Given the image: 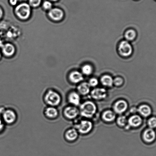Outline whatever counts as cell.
I'll return each mask as SVG.
<instances>
[{"instance_id":"6da1fadb","label":"cell","mask_w":156,"mask_h":156,"mask_svg":"<svg viewBox=\"0 0 156 156\" xmlns=\"http://www.w3.org/2000/svg\"><path fill=\"white\" fill-rule=\"evenodd\" d=\"M62 98L59 92L53 89H48L44 93L42 98L47 106L58 108L62 102Z\"/></svg>"},{"instance_id":"7a4b0ae2","label":"cell","mask_w":156,"mask_h":156,"mask_svg":"<svg viewBox=\"0 0 156 156\" xmlns=\"http://www.w3.org/2000/svg\"><path fill=\"white\" fill-rule=\"evenodd\" d=\"M3 120L6 125L12 126L17 122L18 115L16 110L11 108H6L5 111L1 115Z\"/></svg>"},{"instance_id":"3957f363","label":"cell","mask_w":156,"mask_h":156,"mask_svg":"<svg viewBox=\"0 0 156 156\" xmlns=\"http://www.w3.org/2000/svg\"><path fill=\"white\" fill-rule=\"evenodd\" d=\"M96 105L91 101H87L82 104L80 108V113L83 117L92 118L96 113Z\"/></svg>"},{"instance_id":"277c9868","label":"cell","mask_w":156,"mask_h":156,"mask_svg":"<svg viewBox=\"0 0 156 156\" xmlns=\"http://www.w3.org/2000/svg\"><path fill=\"white\" fill-rule=\"evenodd\" d=\"M26 3H22L16 7L15 12L16 16L22 20L28 19L31 13V7Z\"/></svg>"},{"instance_id":"5b68a950","label":"cell","mask_w":156,"mask_h":156,"mask_svg":"<svg viewBox=\"0 0 156 156\" xmlns=\"http://www.w3.org/2000/svg\"><path fill=\"white\" fill-rule=\"evenodd\" d=\"M80 113V111L76 107L69 105L63 107L62 115L64 119L68 120L75 119Z\"/></svg>"},{"instance_id":"8992f818","label":"cell","mask_w":156,"mask_h":156,"mask_svg":"<svg viewBox=\"0 0 156 156\" xmlns=\"http://www.w3.org/2000/svg\"><path fill=\"white\" fill-rule=\"evenodd\" d=\"M119 55L124 57H129L132 54V46L129 42L126 40L122 41L119 44L118 48Z\"/></svg>"},{"instance_id":"52a82bcc","label":"cell","mask_w":156,"mask_h":156,"mask_svg":"<svg viewBox=\"0 0 156 156\" xmlns=\"http://www.w3.org/2000/svg\"><path fill=\"white\" fill-rule=\"evenodd\" d=\"M43 114L45 119L50 121H54L58 119L60 112L57 107L46 106L44 109Z\"/></svg>"},{"instance_id":"ba28073f","label":"cell","mask_w":156,"mask_h":156,"mask_svg":"<svg viewBox=\"0 0 156 156\" xmlns=\"http://www.w3.org/2000/svg\"><path fill=\"white\" fill-rule=\"evenodd\" d=\"M74 128L78 133L82 134H87L92 129V124L89 121L82 120L78 123H76Z\"/></svg>"},{"instance_id":"9c48e42d","label":"cell","mask_w":156,"mask_h":156,"mask_svg":"<svg viewBox=\"0 0 156 156\" xmlns=\"http://www.w3.org/2000/svg\"><path fill=\"white\" fill-rule=\"evenodd\" d=\"M66 98L69 105L76 107L80 104L81 98L78 92L75 91L69 92L66 95Z\"/></svg>"},{"instance_id":"30bf717a","label":"cell","mask_w":156,"mask_h":156,"mask_svg":"<svg viewBox=\"0 0 156 156\" xmlns=\"http://www.w3.org/2000/svg\"><path fill=\"white\" fill-rule=\"evenodd\" d=\"M78 133L75 128L67 129L64 131L63 137L65 140L69 142H74L78 137Z\"/></svg>"},{"instance_id":"8fae6325","label":"cell","mask_w":156,"mask_h":156,"mask_svg":"<svg viewBox=\"0 0 156 156\" xmlns=\"http://www.w3.org/2000/svg\"><path fill=\"white\" fill-rule=\"evenodd\" d=\"M48 16L53 20L58 21L62 19L64 16V13L60 9H51L48 13Z\"/></svg>"},{"instance_id":"7c38bea8","label":"cell","mask_w":156,"mask_h":156,"mask_svg":"<svg viewBox=\"0 0 156 156\" xmlns=\"http://www.w3.org/2000/svg\"><path fill=\"white\" fill-rule=\"evenodd\" d=\"M91 94L94 99L101 100L104 99L107 97V93L105 89L98 88L93 89Z\"/></svg>"},{"instance_id":"4fadbf2b","label":"cell","mask_w":156,"mask_h":156,"mask_svg":"<svg viewBox=\"0 0 156 156\" xmlns=\"http://www.w3.org/2000/svg\"><path fill=\"white\" fill-rule=\"evenodd\" d=\"M128 105L127 103L124 100H120L115 103L114 106V110L115 112L118 114H122L128 108Z\"/></svg>"},{"instance_id":"5bb4252c","label":"cell","mask_w":156,"mask_h":156,"mask_svg":"<svg viewBox=\"0 0 156 156\" xmlns=\"http://www.w3.org/2000/svg\"><path fill=\"white\" fill-rule=\"evenodd\" d=\"M83 74L78 71H73L69 75V79L71 83L73 84L81 82L83 80Z\"/></svg>"},{"instance_id":"9a60e30c","label":"cell","mask_w":156,"mask_h":156,"mask_svg":"<svg viewBox=\"0 0 156 156\" xmlns=\"http://www.w3.org/2000/svg\"><path fill=\"white\" fill-rule=\"evenodd\" d=\"M156 137V133L152 129H148L144 133V139L145 142L148 143L154 141L155 140Z\"/></svg>"},{"instance_id":"2e32d148","label":"cell","mask_w":156,"mask_h":156,"mask_svg":"<svg viewBox=\"0 0 156 156\" xmlns=\"http://www.w3.org/2000/svg\"><path fill=\"white\" fill-rule=\"evenodd\" d=\"M2 51L3 54L7 56H11L15 52V48L12 44L7 43L4 44L2 48Z\"/></svg>"},{"instance_id":"e0dca14e","label":"cell","mask_w":156,"mask_h":156,"mask_svg":"<svg viewBox=\"0 0 156 156\" xmlns=\"http://www.w3.org/2000/svg\"><path fill=\"white\" fill-rule=\"evenodd\" d=\"M142 122V119L140 116L135 115L131 116L129 119L128 123L130 126L137 127L139 126Z\"/></svg>"},{"instance_id":"ac0fdd59","label":"cell","mask_w":156,"mask_h":156,"mask_svg":"<svg viewBox=\"0 0 156 156\" xmlns=\"http://www.w3.org/2000/svg\"><path fill=\"white\" fill-rule=\"evenodd\" d=\"M78 93L81 94L86 95L90 92V86L88 83L84 82L81 83L77 87Z\"/></svg>"},{"instance_id":"d6986e66","label":"cell","mask_w":156,"mask_h":156,"mask_svg":"<svg viewBox=\"0 0 156 156\" xmlns=\"http://www.w3.org/2000/svg\"><path fill=\"white\" fill-rule=\"evenodd\" d=\"M138 111L140 115L144 117H148L151 115V107L145 104L140 106L138 109Z\"/></svg>"},{"instance_id":"ffe728a7","label":"cell","mask_w":156,"mask_h":156,"mask_svg":"<svg viewBox=\"0 0 156 156\" xmlns=\"http://www.w3.org/2000/svg\"><path fill=\"white\" fill-rule=\"evenodd\" d=\"M102 118L106 122H112L115 119L116 115L113 112L108 110L103 113Z\"/></svg>"},{"instance_id":"44dd1931","label":"cell","mask_w":156,"mask_h":156,"mask_svg":"<svg viewBox=\"0 0 156 156\" xmlns=\"http://www.w3.org/2000/svg\"><path fill=\"white\" fill-rule=\"evenodd\" d=\"M101 81L103 85L107 87H111L113 84V79L110 75L103 76L101 78Z\"/></svg>"},{"instance_id":"7402d4cb","label":"cell","mask_w":156,"mask_h":156,"mask_svg":"<svg viewBox=\"0 0 156 156\" xmlns=\"http://www.w3.org/2000/svg\"><path fill=\"white\" fill-rule=\"evenodd\" d=\"M137 36L136 31L134 30L130 29L127 30L125 34V37L126 41H131L136 38Z\"/></svg>"},{"instance_id":"603a6c76","label":"cell","mask_w":156,"mask_h":156,"mask_svg":"<svg viewBox=\"0 0 156 156\" xmlns=\"http://www.w3.org/2000/svg\"><path fill=\"white\" fill-rule=\"evenodd\" d=\"M93 68L90 65H85L82 68V72L83 73L86 75H90L93 72Z\"/></svg>"},{"instance_id":"cb8c5ba5","label":"cell","mask_w":156,"mask_h":156,"mask_svg":"<svg viewBox=\"0 0 156 156\" xmlns=\"http://www.w3.org/2000/svg\"><path fill=\"white\" fill-rule=\"evenodd\" d=\"M127 119L126 117L124 116H119L117 119V123L120 126H125L127 122Z\"/></svg>"},{"instance_id":"d4e9b609","label":"cell","mask_w":156,"mask_h":156,"mask_svg":"<svg viewBox=\"0 0 156 156\" xmlns=\"http://www.w3.org/2000/svg\"><path fill=\"white\" fill-rule=\"evenodd\" d=\"M148 124L150 128L153 129L156 128V118L155 117L151 118L148 120Z\"/></svg>"},{"instance_id":"484cf974","label":"cell","mask_w":156,"mask_h":156,"mask_svg":"<svg viewBox=\"0 0 156 156\" xmlns=\"http://www.w3.org/2000/svg\"><path fill=\"white\" fill-rule=\"evenodd\" d=\"M29 2L30 6L36 7L40 5L41 0H29Z\"/></svg>"},{"instance_id":"4316f807","label":"cell","mask_w":156,"mask_h":156,"mask_svg":"<svg viewBox=\"0 0 156 156\" xmlns=\"http://www.w3.org/2000/svg\"><path fill=\"white\" fill-rule=\"evenodd\" d=\"M123 83V80L120 77H117L113 80V84L116 86L122 85Z\"/></svg>"},{"instance_id":"83f0119b","label":"cell","mask_w":156,"mask_h":156,"mask_svg":"<svg viewBox=\"0 0 156 156\" xmlns=\"http://www.w3.org/2000/svg\"><path fill=\"white\" fill-rule=\"evenodd\" d=\"M43 7L45 10H50L51 9L52 6V4L51 2L48 1H45L43 2Z\"/></svg>"},{"instance_id":"f1b7e54d","label":"cell","mask_w":156,"mask_h":156,"mask_svg":"<svg viewBox=\"0 0 156 156\" xmlns=\"http://www.w3.org/2000/svg\"><path fill=\"white\" fill-rule=\"evenodd\" d=\"M89 86L91 87H95L98 84V81L97 79L95 78H92L89 80Z\"/></svg>"},{"instance_id":"f546056e","label":"cell","mask_w":156,"mask_h":156,"mask_svg":"<svg viewBox=\"0 0 156 156\" xmlns=\"http://www.w3.org/2000/svg\"><path fill=\"white\" fill-rule=\"evenodd\" d=\"M5 125L1 116H0V133L2 132L5 129Z\"/></svg>"},{"instance_id":"4dcf8cb0","label":"cell","mask_w":156,"mask_h":156,"mask_svg":"<svg viewBox=\"0 0 156 156\" xmlns=\"http://www.w3.org/2000/svg\"><path fill=\"white\" fill-rule=\"evenodd\" d=\"M9 2L10 4L12 5H16L17 3V0H9Z\"/></svg>"},{"instance_id":"1f68e13d","label":"cell","mask_w":156,"mask_h":156,"mask_svg":"<svg viewBox=\"0 0 156 156\" xmlns=\"http://www.w3.org/2000/svg\"><path fill=\"white\" fill-rule=\"evenodd\" d=\"M6 108V107L4 106L0 107V114L1 115L2 114V113L5 111Z\"/></svg>"},{"instance_id":"d6a6232c","label":"cell","mask_w":156,"mask_h":156,"mask_svg":"<svg viewBox=\"0 0 156 156\" xmlns=\"http://www.w3.org/2000/svg\"><path fill=\"white\" fill-rule=\"evenodd\" d=\"M3 14V12L2 9L0 7V19L2 17Z\"/></svg>"},{"instance_id":"836d02e7","label":"cell","mask_w":156,"mask_h":156,"mask_svg":"<svg viewBox=\"0 0 156 156\" xmlns=\"http://www.w3.org/2000/svg\"><path fill=\"white\" fill-rule=\"evenodd\" d=\"M3 42L2 40L0 39V48H2L4 45Z\"/></svg>"},{"instance_id":"e575fe53","label":"cell","mask_w":156,"mask_h":156,"mask_svg":"<svg viewBox=\"0 0 156 156\" xmlns=\"http://www.w3.org/2000/svg\"><path fill=\"white\" fill-rule=\"evenodd\" d=\"M51 1H58V0H51Z\"/></svg>"},{"instance_id":"d590c367","label":"cell","mask_w":156,"mask_h":156,"mask_svg":"<svg viewBox=\"0 0 156 156\" xmlns=\"http://www.w3.org/2000/svg\"><path fill=\"white\" fill-rule=\"evenodd\" d=\"M1 52H0V58H1Z\"/></svg>"}]
</instances>
